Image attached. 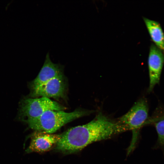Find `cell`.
Here are the masks:
<instances>
[{
  "label": "cell",
  "mask_w": 164,
  "mask_h": 164,
  "mask_svg": "<svg viewBox=\"0 0 164 164\" xmlns=\"http://www.w3.org/2000/svg\"><path fill=\"white\" fill-rule=\"evenodd\" d=\"M126 131L117 121H113L99 113L89 123L72 127L61 134L55 148L63 153H73L93 142L109 139Z\"/></svg>",
  "instance_id": "obj_1"
},
{
  "label": "cell",
  "mask_w": 164,
  "mask_h": 164,
  "mask_svg": "<svg viewBox=\"0 0 164 164\" xmlns=\"http://www.w3.org/2000/svg\"><path fill=\"white\" fill-rule=\"evenodd\" d=\"M93 112L92 111L80 109L69 112L63 111L49 110L38 117L25 122L36 132L53 134L67 123Z\"/></svg>",
  "instance_id": "obj_2"
},
{
  "label": "cell",
  "mask_w": 164,
  "mask_h": 164,
  "mask_svg": "<svg viewBox=\"0 0 164 164\" xmlns=\"http://www.w3.org/2000/svg\"><path fill=\"white\" fill-rule=\"evenodd\" d=\"M148 106L146 100L141 98L136 102L118 121L132 132V139L127 149V155L134 149L138 139L140 129L145 124L148 117Z\"/></svg>",
  "instance_id": "obj_3"
},
{
  "label": "cell",
  "mask_w": 164,
  "mask_h": 164,
  "mask_svg": "<svg viewBox=\"0 0 164 164\" xmlns=\"http://www.w3.org/2000/svg\"><path fill=\"white\" fill-rule=\"evenodd\" d=\"M65 109L62 105L48 98L24 97L19 102L17 119L25 122L48 111H63Z\"/></svg>",
  "instance_id": "obj_4"
},
{
  "label": "cell",
  "mask_w": 164,
  "mask_h": 164,
  "mask_svg": "<svg viewBox=\"0 0 164 164\" xmlns=\"http://www.w3.org/2000/svg\"><path fill=\"white\" fill-rule=\"evenodd\" d=\"M67 83L64 75L51 79L30 90V97H45L56 99L65 97Z\"/></svg>",
  "instance_id": "obj_5"
},
{
  "label": "cell",
  "mask_w": 164,
  "mask_h": 164,
  "mask_svg": "<svg viewBox=\"0 0 164 164\" xmlns=\"http://www.w3.org/2000/svg\"><path fill=\"white\" fill-rule=\"evenodd\" d=\"M164 63V54L155 45L152 44L148 59L149 77V92L151 91L155 85L159 83Z\"/></svg>",
  "instance_id": "obj_6"
},
{
  "label": "cell",
  "mask_w": 164,
  "mask_h": 164,
  "mask_svg": "<svg viewBox=\"0 0 164 164\" xmlns=\"http://www.w3.org/2000/svg\"><path fill=\"white\" fill-rule=\"evenodd\" d=\"M61 135L36 132L31 135V141L26 150L27 153L43 152L50 150L59 141Z\"/></svg>",
  "instance_id": "obj_7"
},
{
  "label": "cell",
  "mask_w": 164,
  "mask_h": 164,
  "mask_svg": "<svg viewBox=\"0 0 164 164\" xmlns=\"http://www.w3.org/2000/svg\"><path fill=\"white\" fill-rule=\"evenodd\" d=\"M63 66L60 63H53L48 52L43 64L36 77L30 84V90L49 80L63 75Z\"/></svg>",
  "instance_id": "obj_8"
},
{
  "label": "cell",
  "mask_w": 164,
  "mask_h": 164,
  "mask_svg": "<svg viewBox=\"0 0 164 164\" xmlns=\"http://www.w3.org/2000/svg\"><path fill=\"white\" fill-rule=\"evenodd\" d=\"M143 20L151 39L164 54V34L160 24L146 18L144 17Z\"/></svg>",
  "instance_id": "obj_9"
},
{
  "label": "cell",
  "mask_w": 164,
  "mask_h": 164,
  "mask_svg": "<svg viewBox=\"0 0 164 164\" xmlns=\"http://www.w3.org/2000/svg\"><path fill=\"white\" fill-rule=\"evenodd\" d=\"M155 126L158 135V144L161 146L164 147V119L156 123Z\"/></svg>",
  "instance_id": "obj_10"
}]
</instances>
